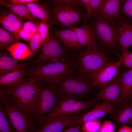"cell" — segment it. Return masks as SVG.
<instances>
[{
	"label": "cell",
	"instance_id": "5bb4252c",
	"mask_svg": "<svg viewBox=\"0 0 132 132\" xmlns=\"http://www.w3.org/2000/svg\"><path fill=\"white\" fill-rule=\"evenodd\" d=\"M121 85L120 73L116 78L96 94L93 99L98 101H105L119 105L121 102Z\"/></svg>",
	"mask_w": 132,
	"mask_h": 132
},
{
	"label": "cell",
	"instance_id": "d4e9b609",
	"mask_svg": "<svg viewBox=\"0 0 132 132\" xmlns=\"http://www.w3.org/2000/svg\"><path fill=\"white\" fill-rule=\"evenodd\" d=\"M0 4L8 8L22 19H27L36 25L40 22L38 19L32 15L28 8L24 4H10L2 0H0Z\"/></svg>",
	"mask_w": 132,
	"mask_h": 132
},
{
	"label": "cell",
	"instance_id": "603a6c76",
	"mask_svg": "<svg viewBox=\"0 0 132 132\" xmlns=\"http://www.w3.org/2000/svg\"><path fill=\"white\" fill-rule=\"evenodd\" d=\"M121 85V101H129L132 99V69L120 73Z\"/></svg>",
	"mask_w": 132,
	"mask_h": 132
},
{
	"label": "cell",
	"instance_id": "7402d4cb",
	"mask_svg": "<svg viewBox=\"0 0 132 132\" xmlns=\"http://www.w3.org/2000/svg\"><path fill=\"white\" fill-rule=\"evenodd\" d=\"M113 122L119 128L128 124L132 119V102H124L122 107L111 114Z\"/></svg>",
	"mask_w": 132,
	"mask_h": 132
},
{
	"label": "cell",
	"instance_id": "7a4b0ae2",
	"mask_svg": "<svg viewBox=\"0 0 132 132\" xmlns=\"http://www.w3.org/2000/svg\"><path fill=\"white\" fill-rule=\"evenodd\" d=\"M76 53L65 60L27 68V74L39 81L44 80L54 88L55 83L64 77L76 74Z\"/></svg>",
	"mask_w": 132,
	"mask_h": 132
},
{
	"label": "cell",
	"instance_id": "b9f144b4",
	"mask_svg": "<svg viewBox=\"0 0 132 132\" xmlns=\"http://www.w3.org/2000/svg\"><path fill=\"white\" fill-rule=\"evenodd\" d=\"M117 132H132V127L125 125L119 128Z\"/></svg>",
	"mask_w": 132,
	"mask_h": 132
},
{
	"label": "cell",
	"instance_id": "9c48e42d",
	"mask_svg": "<svg viewBox=\"0 0 132 132\" xmlns=\"http://www.w3.org/2000/svg\"><path fill=\"white\" fill-rule=\"evenodd\" d=\"M97 101L93 99L84 101L61 96L57 106L51 112L38 119L36 123V126L38 129H40L48 120L57 115L81 112L84 109L94 107L97 103Z\"/></svg>",
	"mask_w": 132,
	"mask_h": 132
},
{
	"label": "cell",
	"instance_id": "cb8c5ba5",
	"mask_svg": "<svg viewBox=\"0 0 132 132\" xmlns=\"http://www.w3.org/2000/svg\"><path fill=\"white\" fill-rule=\"evenodd\" d=\"M28 8L32 15L37 18L46 21L48 24H54L51 18L49 5L46 3L40 4L38 3L31 2L23 4Z\"/></svg>",
	"mask_w": 132,
	"mask_h": 132
},
{
	"label": "cell",
	"instance_id": "f546056e",
	"mask_svg": "<svg viewBox=\"0 0 132 132\" xmlns=\"http://www.w3.org/2000/svg\"><path fill=\"white\" fill-rule=\"evenodd\" d=\"M101 124L98 119L92 120L83 123L81 129L83 132H98Z\"/></svg>",
	"mask_w": 132,
	"mask_h": 132
},
{
	"label": "cell",
	"instance_id": "f1b7e54d",
	"mask_svg": "<svg viewBox=\"0 0 132 132\" xmlns=\"http://www.w3.org/2000/svg\"><path fill=\"white\" fill-rule=\"evenodd\" d=\"M43 43L38 28L29 43L30 48L32 53V56H34L37 54L41 48Z\"/></svg>",
	"mask_w": 132,
	"mask_h": 132
},
{
	"label": "cell",
	"instance_id": "f35d334b",
	"mask_svg": "<svg viewBox=\"0 0 132 132\" xmlns=\"http://www.w3.org/2000/svg\"><path fill=\"white\" fill-rule=\"evenodd\" d=\"M39 23L36 25L31 22L28 21L24 22L22 27L25 31L35 34L38 30Z\"/></svg>",
	"mask_w": 132,
	"mask_h": 132
},
{
	"label": "cell",
	"instance_id": "30bf717a",
	"mask_svg": "<svg viewBox=\"0 0 132 132\" xmlns=\"http://www.w3.org/2000/svg\"><path fill=\"white\" fill-rule=\"evenodd\" d=\"M115 22L96 17L89 22L93 29L97 43L104 51L105 49L110 50L118 49L113 29Z\"/></svg>",
	"mask_w": 132,
	"mask_h": 132
},
{
	"label": "cell",
	"instance_id": "60d3db41",
	"mask_svg": "<svg viewBox=\"0 0 132 132\" xmlns=\"http://www.w3.org/2000/svg\"><path fill=\"white\" fill-rule=\"evenodd\" d=\"M6 3L11 4H23L25 3L36 2L38 3V0H4Z\"/></svg>",
	"mask_w": 132,
	"mask_h": 132
},
{
	"label": "cell",
	"instance_id": "d6986e66",
	"mask_svg": "<svg viewBox=\"0 0 132 132\" xmlns=\"http://www.w3.org/2000/svg\"><path fill=\"white\" fill-rule=\"evenodd\" d=\"M30 66V63L21 62L14 58L7 50L0 52V76L9 72Z\"/></svg>",
	"mask_w": 132,
	"mask_h": 132
},
{
	"label": "cell",
	"instance_id": "44dd1931",
	"mask_svg": "<svg viewBox=\"0 0 132 132\" xmlns=\"http://www.w3.org/2000/svg\"><path fill=\"white\" fill-rule=\"evenodd\" d=\"M27 68L16 70L0 76V90L8 89L17 86L27 75Z\"/></svg>",
	"mask_w": 132,
	"mask_h": 132
},
{
	"label": "cell",
	"instance_id": "4316f807",
	"mask_svg": "<svg viewBox=\"0 0 132 132\" xmlns=\"http://www.w3.org/2000/svg\"><path fill=\"white\" fill-rule=\"evenodd\" d=\"M18 40L10 33L0 27V50L6 49Z\"/></svg>",
	"mask_w": 132,
	"mask_h": 132
},
{
	"label": "cell",
	"instance_id": "ac0fdd59",
	"mask_svg": "<svg viewBox=\"0 0 132 132\" xmlns=\"http://www.w3.org/2000/svg\"><path fill=\"white\" fill-rule=\"evenodd\" d=\"M24 23L23 19L18 16L10 10L0 8V23L3 28L15 37L17 33Z\"/></svg>",
	"mask_w": 132,
	"mask_h": 132
},
{
	"label": "cell",
	"instance_id": "8992f818",
	"mask_svg": "<svg viewBox=\"0 0 132 132\" xmlns=\"http://www.w3.org/2000/svg\"><path fill=\"white\" fill-rule=\"evenodd\" d=\"M50 12L54 24L62 28L70 29L83 22L85 17L80 7L52 4Z\"/></svg>",
	"mask_w": 132,
	"mask_h": 132
},
{
	"label": "cell",
	"instance_id": "d590c367",
	"mask_svg": "<svg viewBox=\"0 0 132 132\" xmlns=\"http://www.w3.org/2000/svg\"><path fill=\"white\" fill-rule=\"evenodd\" d=\"M104 0H90L91 7V16L95 18L98 14L100 6Z\"/></svg>",
	"mask_w": 132,
	"mask_h": 132
},
{
	"label": "cell",
	"instance_id": "e0dca14e",
	"mask_svg": "<svg viewBox=\"0 0 132 132\" xmlns=\"http://www.w3.org/2000/svg\"><path fill=\"white\" fill-rule=\"evenodd\" d=\"M52 32L67 50L80 51L83 47L79 43L75 32L71 29L56 28Z\"/></svg>",
	"mask_w": 132,
	"mask_h": 132
},
{
	"label": "cell",
	"instance_id": "1f68e13d",
	"mask_svg": "<svg viewBox=\"0 0 132 132\" xmlns=\"http://www.w3.org/2000/svg\"><path fill=\"white\" fill-rule=\"evenodd\" d=\"M52 26L45 21L41 20L40 22L38 30L43 42L49 36V29Z\"/></svg>",
	"mask_w": 132,
	"mask_h": 132
},
{
	"label": "cell",
	"instance_id": "5b68a950",
	"mask_svg": "<svg viewBox=\"0 0 132 132\" xmlns=\"http://www.w3.org/2000/svg\"><path fill=\"white\" fill-rule=\"evenodd\" d=\"M93 87L89 79L76 74L64 77L54 86L61 96L80 100L90 93Z\"/></svg>",
	"mask_w": 132,
	"mask_h": 132
},
{
	"label": "cell",
	"instance_id": "9a60e30c",
	"mask_svg": "<svg viewBox=\"0 0 132 132\" xmlns=\"http://www.w3.org/2000/svg\"><path fill=\"white\" fill-rule=\"evenodd\" d=\"M91 110L83 113L78 119L76 123L82 124L86 122L104 117L109 114H112L117 109L115 106L105 101L98 102Z\"/></svg>",
	"mask_w": 132,
	"mask_h": 132
},
{
	"label": "cell",
	"instance_id": "7bdbcfd3",
	"mask_svg": "<svg viewBox=\"0 0 132 132\" xmlns=\"http://www.w3.org/2000/svg\"><path fill=\"white\" fill-rule=\"evenodd\" d=\"M128 124L129 125V126L132 127V119Z\"/></svg>",
	"mask_w": 132,
	"mask_h": 132
},
{
	"label": "cell",
	"instance_id": "52a82bcc",
	"mask_svg": "<svg viewBox=\"0 0 132 132\" xmlns=\"http://www.w3.org/2000/svg\"><path fill=\"white\" fill-rule=\"evenodd\" d=\"M0 102L15 132H36L38 129L31 115L12 104L0 94Z\"/></svg>",
	"mask_w": 132,
	"mask_h": 132
},
{
	"label": "cell",
	"instance_id": "6da1fadb",
	"mask_svg": "<svg viewBox=\"0 0 132 132\" xmlns=\"http://www.w3.org/2000/svg\"><path fill=\"white\" fill-rule=\"evenodd\" d=\"M42 84L41 81L27 74L16 87L0 90V94L13 105L30 115Z\"/></svg>",
	"mask_w": 132,
	"mask_h": 132
},
{
	"label": "cell",
	"instance_id": "ba28073f",
	"mask_svg": "<svg viewBox=\"0 0 132 132\" xmlns=\"http://www.w3.org/2000/svg\"><path fill=\"white\" fill-rule=\"evenodd\" d=\"M60 98V94L55 88L46 83L42 84L30 115L34 120H38L51 112L58 105Z\"/></svg>",
	"mask_w": 132,
	"mask_h": 132
},
{
	"label": "cell",
	"instance_id": "83f0119b",
	"mask_svg": "<svg viewBox=\"0 0 132 132\" xmlns=\"http://www.w3.org/2000/svg\"><path fill=\"white\" fill-rule=\"evenodd\" d=\"M0 132H15L4 111L0 104Z\"/></svg>",
	"mask_w": 132,
	"mask_h": 132
},
{
	"label": "cell",
	"instance_id": "277c9868",
	"mask_svg": "<svg viewBox=\"0 0 132 132\" xmlns=\"http://www.w3.org/2000/svg\"><path fill=\"white\" fill-rule=\"evenodd\" d=\"M41 51L37 58L29 62L31 67L39 66L67 59L74 55L70 52L52 32L43 42Z\"/></svg>",
	"mask_w": 132,
	"mask_h": 132
},
{
	"label": "cell",
	"instance_id": "8d00e7d4",
	"mask_svg": "<svg viewBox=\"0 0 132 132\" xmlns=\"http://www.w3.org/2000/svg\"><path fill=\"white\" fill-rule=\"evenodd\" d=\"M80 1L81 5L84 7L87 11V13L83 22V25H85L88 23L90 17L91 16V10L90 0H80Z\"/></svg>",
	"mask_w": 132,
	"mask_h": 132
},
{
	"label": "cell",
	"instance_id": "f6af8a7d",
	"mask_svg": "<svg viewBox=\"0 0 132 132\" xmlns=\"http://www.w3.org/2000/svg\"></svg>",
	"mask_w": 132,
	"mask_h": 132
},
{
	"label": "cell",
	"instance_id": "8fae6325",
	"mask_svg": "<svg viewBox=\"0 0 132 132\" xmlns=\"http://www.w3.org/2000/svg\"><path fill=\"white\" fill-rule=\"evenodd\" d=\"M113 29L118 49L121 53L128 51L132 44V21L121 14L114 23Z\"/></svg>",
	"mask_w": 132,
	"mask_h": 132
},
{
	"label": "cell",
	"instance_id": "4fadbf2b",
	"mask_svg": "<svg viewBox=\"0 0 132 132\" xmlns=\"http://www.w3.org/2000/svg\"><path fill=\"white\" fill-rule=\"evenodd\" d=\"M83 114L81 112L57 115L48 120L36 132H61L66 127L76 123Z\"/></svg>",
	"mask_w": 132,
	"mask_h": 132
},
{
	"label": "cell",
	"instance_id": "4dcf8cb0",
	"mask_svg": "<svg viewBox=\"0 0 132 132\" xmlns=\"http://www.w3.org/2000/svg\"><path fill=\"white\" fill-rule=\"evenodd\" d=\"M117 56L121 60V66L132 69V53L128 50L124 51Z\"/></svg>",
	"mask_w": 132,
	"mask_h": 132
},
{
	"label": "cell",
	"instance_id": "74e56055",
	"mask_svg": "<svg viewBox=\"0 0 132 132\" xmlns=\"http://www.w3.org/2000/svg\"><path fill=\"white\" fill-rule=\"evenodd\" d=\"M51 1L53 4L68 5L79 7L82 6L80 0H54Z\"/></svg>",
	"mask_w": 132,
	"mask_h": 132
},
{
	"label": "cell",
	"instance_id": "e575fe53",
	"mask_svg": "<svg viewBox=\"0 0 132 132\" xmlns=\"http://www.w3.org/2000/svg\"><path fill=\"white\" fill-rule=\"evenodd\" d=\"M115 126L112 121H105L101 124L98 132H115Z\"/></svg>",
	"mask_w": 132,
	"mask_h": 132
},
{
	"label": "cell",
	"instance_id": "ffe728a7",
	"mask_svg": "<svg viewBox=\"0 0 132 132\" xmlns=\"http://www.w3.org/2000/svg\"><path fill=\"white\" fill-rule=\"evenodd\" d=\"M71 29L75 32L79 43L83 47L92 46L97 43L93 29L89 23L83 24L80 27H76Z\"/></svg>",
	"mask_w": 132,
	"mask_h": 132
},
{
	"label": "cell",
	"instance_id": "2e32d148",
	"mask_svg": "<svg viewBox=\"0 0 132 132\" xmlns=\"http://www.w3.org/2000/svg\"><path fill=\"white\" fill-rule=\"evenodd\" d=\"M125 1L123 0H104L99 12L96 17L116 22L121 14V7Z\"/></svg>",
	"mask_w": 132,
	"mask_h": 132
},
{
	"label": "cell",
	"instance_id": "484cf974",
	"mask_svg": "<svg viewBox=\"0 0 132 132\" xmlns=\"http://www.w3.org/2000/svg\"><path fill=\"white\" fill-rule=\"evenodd\" d=\"M6 50L17 60H23L32 56L30 48L26 44L22 42H16Z\"/></svg>",
	"mask_w": 132,
	"mask_h": 132
},
{
	"label": "cell",
	"instance_id": "7c38bea8",
	"mask_svg": "<svg viewBox=\"0 0 132 132\" xmlns=\"http://www.w3.org/2000/svg\"><path fill=\"white\" fill-rule=\"evenodd\" d=\"M121 66V60L111 61L95 73L91 79L94 87L102 88L114 80L119 75V68Z\"/></svg>",
	"mask_w": 132,
	"mask_h": 132
},
{
	"label": "cell",
	"instance_id": "3957f363",
	"mask_svg": "<svg viewBox=\"0 0 132 132\" xmlns=\"http://www.w3.org/2000/svg\"><path fill=\"white\" fill-rule=\"evenodd\" d=\"M110 61L107 53L97 43L88 47L84 51L76 53V63L78 75L90 81L93 75Z\"/></svg>",
	"mask_w": 132,
	"mask_h": 132
},
{
	"label": "cell",
	"instance_id": "ab89813d",
	"mask_svg": "<svg viewBox=\"0 0 132 132\" xmlns=\"http://www.w3.org/2000/svg\"><path fill=\"white\" fill-rule=\"evenodd\" d=\"M82 125L77 123H74L66 127L61 132H83L81 128Z\"/></svg>",
	"mask_w": 132,
	"mask_h": 132
},
{
	"label": "cell",
	"instance_id": "836d02e7",
	"mask_svg": "<svg viewBox=\"0 0 132 132\" xmlns=\"http://www.w3.org/2000/svg\"><path fill=\"white\" fill-rule=\"evenodd\" d=\"M34 34L30 32L25 31L22 27L17 33L15 38L18 40L22 38L30 43Z\"/></svg>",
	"mask_w": 132,
	"mask_h": 132
},
{
	"label": "cell",
	"instance_id": "d6a6232c",
	"mask_svg": "<svg viewBox=\"0 0 132 132\" xmlns=\"http://www.w3.org/2000/svg\"><path fill=\"white\" fill-rule=\"evenodd\" d=\"M121 13L132 21V0H125L122 5Z\"/></svg>",
	"mask_w": 132,
	"mask_h": 132
},
{
	"label": "cell",
	"instance_id": "ee69618b",
	"mask_svg": "<svg viewBox=\"0 0 132 132\" xmlns=\"http://www.w3.org/2000/svg\"><path fill=\"white\" fill-rule=\"evenodd\" d=\"M131 46H132V44L131 45Z\"/></svg>",
	"mask_w": 132,
	"mask_h": 132
}]
</instances>
